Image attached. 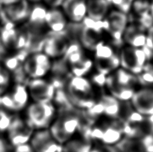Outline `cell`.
<instances>
[{
    "instance_id": "obj_34",
    "label": "cell",
    "mask_w": 153,
    "mask_h": 152,
    "mask_svg": "<svg viewBox=\"0 0 153 152\" xmlns=\"http://www.w3.org/2000/svg\"><path fill=\"white\" fill-rule=\"evenodd\" d=\"M90 152H118L114 145H94Z\"/></svg>"
},
{
    "instance_id": "obj_33",
    "label": "cell",
    "mask_w": 153,
    "mask_h": 152,
    "mask_svg": "<svg viewBox=\"0 0 153 152\" xmlns=\"http://www.w3.org/2000/svg\"><path fill=\"white\" fill-rule=\"evenodd\" d=\"M13 147L8 142L6 137L0 135V152H12Z\"/></svg>"
},
{
    "instance_id": "obj_42",
    "label": "cell",
    "mask_w": 153,
    "mask_h": 152,
    "mask_svg": "<svg viewBox=\"0 0 153 152\" xmlns=\"http://www.w3.org/2000/svg\"><path fill=\"white\" fill-rule=\"evenodd\" d=\"M151 1H152V0H151Z\"/></svg>"
},
{
    "instance_id": "obj_35",
    "label": "cell",
    "mask_w": 153,
    "mask_h": 152,
    "mask_svg": "<svg viewBox=\"0 0 153 152\" xmlns=\"http://www.w3.org/2000/svg\"><path fill=\"white\" fill-rule=\"evenodd\" d=\"M145 46L153 51V26L146 31V41Z\"/></svg>"
},
{
    "instance_id": "obj_14",
    "label": "cell",
    "mask_w": 153,
    "mask_h": 152,
    "mask_svg": "<svg viewBox=\"0 0 153 152\" xmlns=\"http://www.w3.org/2000/svg\"><path fill=\"white\" fill-rule=\"evenodd\" d=\"M52 60L43 52L30 54L24 62V69L30 79L45 78L51 69Z\"/></svg>"
},
{
    "instance_id": "obj_30",
    "label": "cell",
    "mask_w": 153,
    "mask_h": 152,
    "mask_svg": "<svg viewBox=\"0 0 153 152\" xmlns=\"http://www.w3.org/2000/svg\"><path fill=\"white\" fill-rule=\"evenodd\" d=\"M14 115L0 107V135L6 134Z\"/></svg>"
},
{
    "instance_id": "obj_8",
    "label": "cell",
    "mask_w": 153,
    "mask_h": 152,
    "mask_svg": "<svg viewBox=\"0 0 153 152\" xmlns=\"http://www.w3.org/2000/svg\"><path fill=\"white\" fill-rule=\"evenodd\" d=\"M103 21L105 33L110 39L109 42L119 50L125 45L123 41V35L129 24L128 14L111 8Z\"/></svg>"
},
{
    "instance_id": "obj_18",
    "label": "cell",
    "mask_w": 153,
    "mask_h": 152,
    "mask_svg": "<svg viewBox=\"0 0 153 152\" xmlns=\"http://www.w3.org/2000/svg\"><path fill=\"white\" fill-rule=\"evenodd\" d=\"M48 10V7L42 2L31 4L28 18L24 24L30 33L36 35L47 34L48 30L46 18Z\"/></svg>"
},
{
    "instance_id": "obj_7",
    "label": "cell",
    "mask_w": 153,
    "mask_h": 152,
    "mask_svg": "<svg viewBox=\"0 0 153 152\" xmlns=\"http://www.w3.org/2000/svg\"><path fill=\"white\" fill-rule=\"evenodd\" d=\"M79 42L73 41L63 56L74 77H86L94 69V60Z\"/></svg>"
},
{
    "instance_id": "obj_41",
    "label": "cell",
    "mask_w": 153,
    "mask_h": 152,
    "mask_svg": "<svg viewBox=\"0 0 153 152\" xmlns=\"http://www.w3.org/2000/svg\"><path fill=\"white\" fill-rule=\"evenodd\" d=\"M151 14H152V18H153V0H152V1H151Z\"/></svg>"
},
{
    "instance_id": "obj_23",
    "label": "cell",
    "mask_w": 153,
    "mask_h": 152,
    "mask_svg": "<svg viewBox=\"0 0 153 152\" xmlns=\"http://www.w3.org/2000/svg\"><path fill=\"white\" fill-rule=\"evenodd\" d=\"M69 22L61 7L48 8L46 18V27L48 32L56 33L64 32Z\"/></svg>"
},
{
    "instance_id": "obj_5",
    "label": "cell",
    "mask_w": 153,
    "mask_h": 152,
    "mask_svg": "<svg viewBox=\"0 0 153 152\" xmlns=\"http://www.w3.org/2000/svg\"><path fill=\"white\" fill-rule=\"evenodd\" d=\"M120 67L138 75L147 62L153 58V51L144 46L134 48L124 45L119 50Z\"/></svg>"
},
{
    "instance_id": "obj_43",
    "label": "cell",
    "mask_w": 153,
    "mask_h": 152,
    "mask_svg": "<svg viewBox=\"0 0 153 152\" xmlns=\"http://www.w3.org/2000/svg\"><path fill=\"white\" fill-rule=\"evenodd\" d=\"M0 24H1V22H0Z\"/></svg>"
},
{
    "instance_id": "obj_21",
    "label": "cell",
    "mask_w": 153,
    "mask_h": 152,
    "mask_svg": "<svg viewBox=\"0 0 153 152\" xmlns=\"http://www.w3.org/2000/svg\"><path fill=\"white\" fill-rule=\"evenodd\" d=\"M133 107L144 117L153 115V86H143L135 91L130 100Z\"/></svg>"
},
{
    "instance_id": "obj_15",
    "label": "cell",
    "mask_w": 153,
    "mask_h": 152,
    "mask_svg": "<svg viewBox=\"0 0 153 152\" xmlns=\"http://www.w3.org/2000/svg\"><path fill=\"white\" fill-rule=\"evenodd\" d=\"M71 42L66 32H48L45 37L42 52L52 60L62 58Z\"/></svg>"
},
{
    "instance_id": "obj_11",
    "label": "cell",
    "mask_w": 153,
    "mask_h": 152,
    "mask_svg": "<svg viewBox=\"0 0 153 152\" xmlns=\"http://www.w3.org/2000/svg\"><path fill=\"white\" fill-rule=\"evenodd\" d=\"M31 3L28 0H0V22L24 24L28 18Z\"/></svg>"
},
{
    "instance_id": "obj_38",
    "label": "cell",
    "mask_w": 153,
    "mask_h": 152,
    "mask_svg": "<svg viewBox=\"0 0 153 152\" xmlns=\"http://www.w3.org/2000/svg\"><path fill=\"white\" fill-rule=\"evenodd\" d=\"M10 54L7 48L5 47L4 43L2 42L1 38H0V63H1L3 61L5 58L8 54Z\"/></svg>"
},
{
    "instance_id": "obj_3",
    "label": "cell",
    "mask_w": 153,
    "mask_h": 152,
    "mask_svg": "<svg viewBox=\"0 0 153 152\" xmlns=\"http://www.w3.org/2000/svg\"><path fill=\"white\" fill-rule=\"evenodd\" d=\"M95 86L86 77H73L65 88L70 103L79 110L89 109L97 102Z\"/></svg>"
},
{
    "instance_id": "obj_26",
    "label": "cell",
    "mask_w": 153,
    "mask_h": 152,
    "mask_svg": "<svg viewBox=\"0 0 153 152\" xmlns=\"http://www.w3.org/2000/svg\"><path fill=\"white\" fill-rule=\"evenodd\" d=\"M87 17L94 20L104 19L111 9L108 0H87Z\"/></svg>"
},
{
    "instance_id": "obj_40",
    "label": "cell",
    "mask_w": 153,
    "mask_h": 152,
    "mask_svg": "<svg viewBox=\"0 0 153 152\" xmlns=\"http://www.w3.org/2000/svg\"><path fill=\"white\" fill-rule=\"evenodd\" d=\"M148 119L149 120V121L151 122L152 125L153 126V115H151V116H150V117H148Z\"/></svg>"
},
{
    "instance_id": "obj_1",
    "label": "cell",
    "mask_w": 153,
    "mask_h": 152,
    "mask_svg": "<svg viewBox=\"0 0 153 152\" xmlns=\"http://www.w3.org/2000/svg\"><path fill=\"white\" fill-rule=\"evenodd\" d=\"M82 135L88 138L94 145H115L124 137L122 121L106 116L95 119Z\"/></svg>"
},
{
    "instance_id": "obj_19",
    "label": "cell",
    "mask_w": 153,
    "mask_h": 152,
    "mask_svg": "<svg viewBox=\"0 0 153 152\" xmlns=\"http://www.w3.org/2000/svg\"><path fill=\"white\" fill-rule=\"evenodd\" d=\"M29 143L34 152H62V145L56 142L49 129L35 130Z\"/></svg>"
},
{
    "instance_id": "obj_31",
    "label": "cell",
    "mask_w": 153,
    "mask_h": 152,
    "mask_svg": "<svg viewBox=\"0 0 153 152\" xmlns=\"http://www.w3.org/2000/svg\"><path fill=\"white\" fill-rule=\"evenodd\" d=\"M111 8L118 10L128 14L132 10L134 0H108Z\"/></svg>"
},
{
    "instance_id": "obj_17",
    "label": "cell",
    "mask_w": 153,
    "mask_h": 152,
    "mask_svg": "<svg viewBox=\"0 0 153 152\" xmlns=\"http://www.w3.org/2000/svg\"><path fill=\"white\" fill-rule=\"evenodd\" d=\"M26 86L32 102H53L56 89L46 77L30 79Z\"/></svg>"
},
{
    "instance_id": "obj_2",
    "label": "cell",
    "mask_w": 153,
    "mask_h": 152,
    "mask_svg": "<svg viewBox=\"0 0 153 152\" xmlns=\"http://www.w3.org/2000/svg\"><path fill=\"white\" fill-rule=\"evenodd\" d=\"M80 117L81 110L73 105L56 109V117L49 129L57 142L63 145L77 134Z\"/></svg>"
},
{
    "instance_id": "obj_16",
    "label": "cell",
    "mask_w": 153,
    "mask_h": 152,
    "mask_svg": "<svg viewBox=\"0 0 153 152\" xmlns=\"http://www.w3.org/2000/svg\"><path fill=\"white\" fill-rule=\"evenodd\" d=\"M29 54L26 51L10 53L1 64L9 71L13 83L27 85L30 78L27 77L24 69V62Z\"/></svg>"
},
{
    "instance_id": "obj_10",
    "label": "cell",
    "mask_w": 153,
    "mask_h": 152,
    "mask_svg": "<svg viewBox=\"0 0 153 152\" xmlns=\"http://www.w3.org/2000/svg\"><path fill=\"white\" fill-rule=\"evenodd\" d=\"M30 101L27 86L13 83L7 91L0 95V107L14 115L25 111Z\"/></svg>"
},
{
    "instance_id": "obj_13",
    "label": "cell",
    "mask_w": 153,
    "mask_h": 152,
    "mask_svg": "<svg viewBox=\"0 0 153 152\" xmlns=\"http://www.w3.org/2000/svg\"><path fill=\"white\" fill-rule=\"evenodd\" d=\"M34 131L25 116H22L18 113L13 115L12 123L5 135L8 142L14 148L29 143Z\"/></svg>"
},
{
    "instance_id": "obj_6",
    "label": "cell",
    "mask_w": 153,
    "mask_h": 152,
    "mask_svg": "<svg viewBox=\"0 0 153 152\" xmlns=\"http://www.w3.org/2000/svg\"><path fill=\"white\" fill-rule=\"evenodd\" d=\"M93 53L94 66L97 72L108 76L120 67L119 50L109 42L102 40Z\"/></svg>"
},
{
    "instance_id": "obj_25",
    "label": "cell",
    "mask_w": 153,
    "mask_h": 152,
    "mask_svg": "<svg viewBox=\"0 0 153 152\" xmlns=\"http://www.w3.org/2000/svg\"><path fill=\"white\" fill-rule=\"evenodd\" d=\"M62 145V152H90L94 143L88 138L77 133Z\"/></svg>"
},
{
    "instance_id": "obj_39",
    "label": "cell",
    "mask_w": 153,
    "mask_h": 152,
    "mask_svg": "<svg viewBox=\"0 0 153 152\" xmlns=\"http://www.w3.org/2000/svg\"><path fill=\"white\" fill-rule=\"evenodd\" d=\"M28 1L31 3V4H34V3H38L42 2V0H28Z\"/></svg>"
},
{
    "instance_id": "obj_24",
    "label": "cell",
    "mask_w": 153,
    "mask_h": 152,
    "mask_svg": "<svg viewBox=\"0 0 153 152\" xmlns=\"http://www.w3.org/2000/svg\"><path fill=\"white\" fill-rule=\"evenodd\" d=\"M123 41L125 45L134 48H143L146 41V32L137 24L130 22L123 35Z\"/></svg>"
},
{
    "instance_id": "obj_36",
    "label": "cell",
    "mask_w": 153,
    "mask_h": 152,
    "mask_svg": "<svg viewBox=\"0 0 153 152\" xmlns=\"http://www.w3.org/2000/svg\"><path fill=\"white\" fill-rule=\"evenodd\" d=\"M12 152H34V151L30 144L29 143H27L16 146L13 148Z\"/></svg>"
},
{
    "instance_id": "obj_27",
    "label": "cell",
    "mask_w": 153,
    "mask_h": 152,
    "mask_svg": "<svg viewBox=\"0 0 153 152\" xmlns=\"http://www.w3.org/2000/svg\"><path fill=\"white\" fill-rule=\"evenodd\" d=\"M118 152H145L141 139L124 137L114 145Z\"/></svg>"
},
{
    "instance_id": "obj_12",
    "label": "cell",
    "mask_w": 153,
    "mask_h": 152,
    "mask_svg": "<svg viewBox=\"0 0 153 152\" xmlns=\"http://www.w3.org/2000/svg\"><path fill=\"white\" fill-rule=\"evenodd\" d=\"M81 24L79 42L86 51L94 52L97 45L103 40V35L105 34L103 21L94 20L87 16Z\"/></svg>"
},
{
    "instance_id": "obj_32",
    "label": "cell",
    "mask_w": 153,
    "mask_h": 152,
    "mask_svg": "<svg viewBox=\"0 0 153 152\" xmlns=\"http://www.w3.org/2000/svg\"><path fill=\"white\" fill-rule=\"evenodd\" d=\"M145 152H153V133L141 139Z\"/></svg>"
},
{
    "instance_id": "obj_9",
    "label": "cell",
    "mask_w": 153,
    "mask_h": 152,
    "mask_svg": "<svg viewBox=\"0 0 153 152\" xmlns=\"http://www.w3.org/2000/svg\"><path fill=\"white\" fill-rule=\"evenodd\" d=\"M24 111V116L34 130L49 129L56 115V108L53 102H31Z\"/></svg>"
},
{
    "instance_id": "obj_4",
    "label": "cell",
    "mask_w": 153,
    "mask_h": 152,
    "mask_svg": "<svg viewBox=\"0 0 153 152\" xmlns=\"http://www.w3.org/2000/svg\"><path fill=\"white\" fill-rule=\"evenodd\" d=\"M139 85L136 75L120 67L107 76L105 89L119 101H130Z\"/></svg>"
},
{
    "instance_id": "obj_20",
    "label": "cell",
    "mask_w": 153,
    "mask_h": 152,
    "mask_svg": "<svg viewBox=\"0 0 153 152\" xmlns=\"http://www.w3.org/2000/svg\"><path fill=\"white\" fill-rule=\"evenodd\" d=\"M73 77L63 57L53 60L51 69L46 78L53 84L56 90L65 89L71 78Z\"/></svg>"
},
{
    "instance_id": "obj_37",
    "label": "cell",
    "mask_w": 153,
    "mask_h": 152,
    "mask_svg": "<svg viewBox=\"0 0 153 152\" xmlns=\"http://www.w3.org/2000/svg\"><path fill=\"white\" fill-rule=\"evenodd\" d=\"M64 0H42V2L45 4L48 8L61 7Z\"/></svg>"
},
{
    "instance_id": "obj_22",
    "label": "cell",
    "mask_w": 153,
    "mask_h": 152,
    "mask_svg": "<svg viewBox=\"0 0 153 152\" xmlns=\"http://www.w3.org/2000/svg\"><path fill=\"white\" fill-rule=\"evenodd\" d=\"M61 7L69 22L81 23L87 16V0H64Z\"/></svg>"
},
{
    "instance_id": "obj_28",
    "label": "cell",
    "mask_w": 153,
    "mask_h": 152,
    "mask_svg": "<svg viewBox=\"0 0 153 152\" xmlns=\"http://www.w3.org/2000/svg\"><path fill=\"white\" fill-rule=\"evenodd\" d=\"M137 77L139 85L143 86H153V62L149 61L144 66Z\"/></svg>"
},
{
    "instance_id": "obj_29",
    "label": "cell",
    "mask_w": 153,
    "mask_h": 152,
    "mask_svg": "<svg viewBox=\"0 0 153 152\" xmlns=\"http://www.w3.org/2000/svg\"><path fill=\"white\" fill-rule=\"evenodd\" d=\"M12 84L13 80L9 71L0 63V95L7 91Z\"/></svg>"
}]
</instances>
